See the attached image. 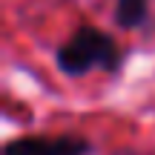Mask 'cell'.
I'll return each mask as SVG.
<instances>
[{
    "label": "cell",
    "instance_id": "7a4b0ae2",
    "mask_svg": "<svg viewBox=\"0 0 155 155\" xmlns=\"http://www.w3.org/2000/svg\"><path fill=\"white\" fill-rule=\"evenodd\" d=\"M83 138H20L12 141L3 155H86Z\"/></svg>",
    "mask_w": 155,
    "mask_h": 155
},
{
    "label": "cell",
    "instance_id": "3957f363",
    "mask_svg": "<svg viewBox=\"0 0 155 155\" xmlns=\"http://www.w3.org/2000/svg\"><path fill=\"white\" fill-rule=\"evenodd\" d=\"M147 12H150V0H118L115 20H118V26L132 29V26H138V23H144Z\"/></svg>",
    "mask_w": 155,
    "mask_h": 155
},
{
    "label": "cell",
    "instance_id": "6da1fadb",
    "mask_svg": "<svg viewBox=\"0 0 155 155\" xmlns=\"http://www.w3.org/2000/svg\"><path fill=\"white\" fill-rule=\"evenodd\" d=\"M58 63L66 75H83L89 69H115L118 66V49L104 32L98 29H78L75 38L58 52Z\"/></svg>",
    "mask_w": 155,
    "mask_h": 155
}]
</instances>
